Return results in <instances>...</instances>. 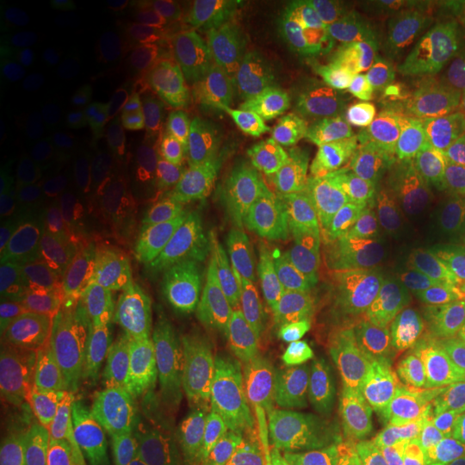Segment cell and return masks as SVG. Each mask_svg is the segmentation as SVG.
Here are the masks:
<instances>
[{
    "mask_svg": "<svg viewBox=\"0 0 465 465\" xmlns=\"http://www.w3.org/2000/svg\"><path fill=\"white\" fill-rule=\"evenodd\" d=\"M351 201L418 263L465 270V201L438 151L401 147Z\"/></svg>",
    "mask_w": 465,
    "mask_h": 465,
    "instance_id": "cell-1",
    "label": "cell"
},
{
    "mask_svg": "<svg viewBox=\"0 0 465 465\" xmlns=\"http://www.w3.org/2000/svg\"><path fill=\"white\" fill-rule=\"evenodd\" d=\"M325 119L308 84L265 75L250 89L240 113V138L248 155L282 160L322 132Z\"/></svg>",
    "mask_w": 465,
    "mask_h": 465,
    "instance_id": "cell-2",
    "label": "cell"
},
{
    "mask_svg": "<svg viewBox=\"0 0 465 465\" xmlns=\"http://www.w3.org/2000/svg\"><path fill=\"white\" fill-rule=\"evenodd\" d=\"M401 149V124L392 108L345 113L322 130L315 149L325 183L358 194Z\"/></svg>",
    "mask_w": 465,
    "mask_h": 465,
    "instance_id": "cell-3",
    "label": "cell"
},
{
    "mask_svg": "<svg viewBox=\"0 0 465 465\" xmlns=\"http://www.w3.org/2000/svg\"><path fill=\"white\" fill-rule=\"evenodd\" d=\"M381 349L383 345L362 342L339 377L341 446L353 457L371 455L391 441L397 380Z\"/></svg>",
    "mask_w": 465,
    "mask_h": 465,
    "instance_id": "cell-4",
    "label": "cell"
},
{
    "mask_svg": "<svg viewBox=\"0 0 465 465\" xmlns=\"http://www.w3.org/2000/svg\"><path fill=\"white\" fill-rule=\"evenodd\" d=\"M356 278L362 298L364 342L388 345L405 332L411 289V257L403 248L364 224L353 232Z\"/></svg>",
    "mask_w": 465,
    "mask_h": 465,
    "instance_id": "cell-5",
    "label": "cell"
},
{
    "mask_svg": "<svg viewBox=\"0 0 465 465\" xmlns=\"http://www.w3.org/2000/svg\"><path fill=\"white\" fill-rule=\"evenodd\" d=\"M308 89L328 125L339 114L386 110L405 102L414 93V75L330 54L308 63Z\"/></svg>",
    "mask_w": 465,
    "mask_h": 465,
    "instance_id": "cell-6",
    "label": "cell"
},
{
    "mask_svg": "<svg viewBox=\"0 0 465 465\" xmlns=\"http://www.w3.org/2000/svg\"><path fill=\"white\" fill-rule=\"evenodd\" d=\"M289 394L274 375L246 373L229 399L231 465H259L284 440Z\"/></svg>",
    "mask_w": 465,
    "mask_h": 465,
    "instance_id": "cell-7",
    "label": "cell"
},
{
    "mask_svg": "<svg viewBox=\"0 0 465 465\" xmlns=\"http://www.w3.org/2000/svg\"><path fill=\"white\" fill-rule=\"evenodd\" d=\"M394 380L401 392L435 411L452 414L465 391V373L455 358L411 325L399 339Z\"/></svg>",
    "mask_w": 465,
    "mask_h": 465,
    "instance_id": "cell-8",
    "label": "cell"
},
{
    "mask_svg": "<svg viewBox=\"0 0 465 465\" xmlns=\"http://www.w3.org/2000/svg\"><path fill=\"white\" fill-rule=\"evenodd\" d=\"M272 375L291 399H302L315 383V334L302 304V289L278 300L263 330Z\"/></svg>",
    "mask_w": 465,
    "mask_h": 465,
    "instance_id": "cell-9",
    "label": "cell"
},
{
    "mask_svg": "<svg viewBox=\"0 0 465 465\" xmlns=\"http://www.w3.org/2000/svg\"><path fill=\"white\" fill-rule=\"evenodd\" d=\"M209 278L229 325L232 347L242 351L257 341L261 317L272 306L270 263L261 257L235 254L209 272Z\"/></svg>",
    "mask_w": 465,
    "mask_h": 465,
    "instance_id": "cell-10",
    "label": "cell"
},
{
    "mask_svg": "<svg viewBox=\"0 0 465 465\" xmlns=\"http://www.w3.org/2000/svg\"><path fill=\"white\" fill-rule=\"evenodd\" d=\"M106 440V422L67 386L52 391L42 418L39 463H72L95 459Z\"/></svg>",
    "mask_w": 465,
    "mask_h": 465,
    "instance_id": "cell-11",
    "label": "cell"
},
{
    "mask_svg": "<svg viewBox=\"0 0 465 465\" xmlns=\"http://www.w3.org/2000/svg\"><path fill=\"white\" fill-rule=\"evenodd\" d=\"M465 422L457 411L444 414L416 403L397 386V403L391 427L392 465H440L449 455Z\"/></svg>",
    "mask_w": 465,
    "mask_h": 465,
    "instance_id": "cell-12",
    "label": "cell"
},
{
    "mask_svg": "<svg viewBox=\"0 0 465 465\" xmlns=\"http://www.w3.org/2000/svg\"><path fill=\"white\" fill-rule=\"evenodd\" d=\"M74 391L106 424L125 416L136 399L143 401L141 375L127 341L110 342L84 358L75 373Z\"/></svg>",
    "mask_w": 465,
    "mask_h": 465,
    "instance_id": "cell-13",
    "label": "cell"
},
{
    "mask_svg": "<svg viewBox=\"0 0 465 465\" xmlns=\"http://www.w3.org/2000/svg\"><path fill=\"white\" fill-rule=\"evenodd\" d=\"M336 54L397 72H410L420 54L371 14V3L332 5Z\"/></svg>",
    "mask_w": 465,
    "mask_h": 465,
    "instance_id": "cell-14",
    "label": "cell"
},
{
    "mask_svg": "<svg viewBox=\"0 0 465 465\" xmlns=\"http://www.w3.org/2000/svg\"><path fill=\"white\" fill-rule=\"evenodd\" d=\"M229 399L218 377H205L192 388L183 411V444L192 465H231Z\"/></svg>",
    "mask_w": 465,
    "mask_h": 465,
    "instance_id": "cell-15",
    "label": "cell"
},
{
    "mask_svg": "<svg viewBox=\"0 0 465 465\" xmlns=\"http://www.w3.org/2000/svg\"><path fill=\"white\" fill-rule=\"evenodd\" d=\"M125 341L141 375L143 403L166 401L190 373L188 342L160 328H136Z\"/></svg>",
    "mask_w": 465,
    "mask_h": 465,
    "instance_id": "cell-16",
    "label": "cell"
},
{
    "mask_svg": "<svg viewBox=\"0 0 465 465\" xmlns=\"http://www.w3.org/2000/svg\"><path fill=\"white\" fill-rule=\"evenodd\" d=\"M113 319L102 278L86 276L75 281L63 295L58 308V332L69 351L89 358L110 345Z\"/></svg>",
    "mask_w": 465,
    "mask_h": 465,
    "instance_id": "cell-17",
    "label": "cell"
},
{
    "mask_svg": "<svg viewBox=\"0 0 465 465\" xmlns=\"http://www.w3.org/2000/svg\"><path fill=\"white\" fill-rule=\"evenodd\" d=\"M414 328L444 347L465 373V278L438 274L422 284Z\"/></svg>",
    "mask_w": 465,
    "mask_h": 465,
    "instance_id": "cell-18",
    "label": "cell"
},
{
    "mask_svg": "<svg viewBox=\"0 0 465 465\" xmlns=\"http://www.w3.org/2000/svg\"><path fill=\"white\" fill-rule=\"evenodd\" d=\"M97 86L75 75L17 84L5 95L3 113L35 121H75L97 102Z\"/></svg>",
    "mask_w": 465,
    "mask_h": 465,
    "instance_id": "cell-19",
    "label": "cell"
},
{
    "mask_svg": "<svg viewBox=\"0 0 465 465\" xmlns=\"http://www.w3.org/2000/svg\"><path fill=\"white\" fill-rule=\"evenodd\" d=\"M371 14L418 54H440L455 42L449 9L429 0H386L371 3Z\"/></svg>",
    "mask_w": 465,
    "mask_h": 465,
    "instance_id": "cell-20",
    "label": "cell"
},
{
    "mask_svg": "<svg viewBox=\"0 0 465 465\" xmlns=\"http://www.w3.org/2000/svg\"><path fill=\"white\" fill-rule=\"evenodd\" d=\"M0 136L3 144L31 149L58 168L78 166L86 153V130L78 121H35L3 113Z\"/></svg>",
    "mask_w": 465,
    "mask_h": 465,
    "instance_id": "cell-21",
    "label": "cell"
},
{
    "mask_svg": "<svg viewBox=\"0 0 465 465\" xmlns=\"http://www.w3.org/2000/svg\"><path fill=\"white\" fill-rule=\"evenodd\" d=\"M5 67L52 69L72 61L75 45L54 22L44 17H20L5 26Z\"/></svg>",
    "mask_w": 465,
    "mask_h": 465,
    "instance_id": "cell-22",
    "label": "cell"
},
{
    "mask_svg": "<svg viewBox=\"0 0 465 465\" xmlns=\"http://www.w3.org/2000/svg\"><path fill=\"white\" fill-rule=\"evenodd\" d=\"M328 240L322 220L317 216H304L291 223L278 240L274 252L267 257L270 263V289L272 304L298 289L300 281L315 263L317 254L322 252L323 243Z\"/></svg>",
    "mask_w": 465,
    "mask_h": 465,
    "instance_id": "cell-23",
    "label": "cell"
},
{
    "mask_svg": "<svg viewBox=\"0 0 465 465\" xmlns=\"http://www.w3.org/2000/svg\"><path fill=\"white\" fill-rule=\"evenodd\" d=\"M201 147L188 134H177L151 155L141 185L151 199L177 201L190 194L201 182Z\"/></svg>",
    "mask_w": 465,
    "mask_h": 465,
    "instance_id": "cell-24",
    "label": "cell"
},
{
    "mask_svg": "<svg viewBox=\"0 0 465 465\" xmlns=\"http://www.w3.org/2000/svg\"><path fill=\"white\" fill-rule=\"evenodd\" d=\"M3 192L15 205L39 207L54 201L65 185V174L54 162L25 147L3 144L0 153Z\"/></svg>",
    "mask_w": 465,
    "mask_h": 465,
    "instance_id": "cell-25",
    "label": "cell"
},
{
    "mask_svg": "<svg viewBox=\"0 0 465 465\" xmlns=\"http://www.w3.org/2000/svg\"><path fill=\"white\" fill-rule=\"evenodd\" d=\"M429 121L438 153L455 174L465 201V78H455L433 89Z\"/></svg>",
    "mask_w": 465,
    "mask_h": 465,
    "instance_id": "cell-26",
    "label": "cell"
},
{
    "mask_svg": "<svg viewBox=\"0 0 465 465\" xmlns=\"http://www.w3.org/2000/svg\"><path fill=\"white\" fill-rule=\"evenodd\" d=\"M114 319L124 325L144 317L155 298V272L147 259L138 254H119L104 267L102 274Z\"/></svg>",
    "mask_w": 465,
    "mask_h": 465,
    "instance_id": "cell-27",
    "label": "cell"
},
{
    "mask_svg": "<svg viewBox=\"0 0 465 465\" xmlns=\"http://www.w3.org/2000/svg\"><path fill=\"white\" fill-rule=\"evenodd\" d=\"M231 218L223 209H213L196 220L177 243V261L185 270L209 274L226 261L231 246Z\"/></svg>",
    "mask_w": 465,
    "mask_h": 465,
    "instance_id": "cell-28",
    "label": "cell"
},
{
    "mask_svg": "<svg viewBox=\"0 0 465 465\" xmlns=\"http://www.w3.org/2000/svg\"><path fill=\"white\" fill-rule=\"evenodd\" d=\"M302 304L311 323L323 328H347L362 322V298L358 278L302 284Z\"/></svg>",
    "mask_w": 465,
    "mask_h": 465,
    "instance_id": "cell-29",
    "label": "cell"
},
{
    "mask_svg": "<svg viewBox=\"0 0 465 465\" xmlns=\"http://www.w3.org/2000/svg\"><path fill=\"white\" fill-rule=\"evenodd\" d=\"M162 306L168 319L182 323H199L220 312L209 274L173 278L162 293Z\"/></svg>",
    "mask_w": 465,
    "mask_h": 465,
    "instance_id": "cell-30",
    "label": "cell"
},
{
    "mask_svg": "<svg viewBox=\"0 0 465 465\" xmlns=\"http://www.w3.org/2000/svg\"><path fill=\"white\" fill-rule=\"evenodd\" d=\"M113 190L102 182L75 183L56 201V223L69 231H86L100 224L113 207Z\"/></svg>",
    "mask_w": 465,
    "mask_h": 465,
    "instance_id": "cell-31",
    "label": "cell"
},
{
    "mask_svg": "<svg viewBox=\"0 0 465 465\" xmlns=\"http://www.w3.org/2000/svg\"><path fill=\"white\" fill-rule=\"evenodd\" d=\"M104 144L121 166H138L149 162L155 144V127L147 121L124 116L108 125Z\"/></svg>",
    "mask_w": 465,
    "mask_h": 465,
    "instance_id": "cell-32",
    "label": "cell"
},
{
    "mask_svg": "<svg viewBox=\"0 0 465 465\" xmlns=\"http://www.w3.org/2000/svg\"><path fill=\"white\" fill-rule=\"evenodd\" d=\"M353 276H356V254H353L351 235L341 226L330 224L328 240H325L322 252L317 254L315 263L311 265L302 284L334 282Z\"/></svg>",
    "mask_w": 465,
    "mask_h": 465,
    "instance_id": "cell-33",
    "label": "cell"
},
{
    "mask_svg": "<svg viewBox=\"0 0 465 465\" xmlns=\"http://www.w3.org/2000/svg\"><path fill=\"white\" fill-rule=\"evenodd\" d=\"M127 20L149 28H177L190 25V9L182 0H127Z\"/></svg>",
    "mask_w": 465,
    "mask_h": 465,
    "instance_id": "cell-34",
    "label": "cell"
},
{
    "mask_svg": "<svg viewBox=\"0 0 465 465\" xmlns=\"http://www.w3.org/2000/svg\"><path fill=\"white\" fill-rule=\"evenodd\" d=\"M173 446L160 433H147L116 449L104 465H171Z\"/></svg>",
    "mask_w": 465,
    "mask_h": 465,
    "instance_id": "cell-35",
    "label": "cell"
},
{
    "mask_svg": "<svg viewBox=\"0 0 465 465\" xmlns=\"http://www.w3.org/2000/svg\"><path fill=\"white\" fill-rule=\"evenodd\" d=\"M323 7L322 0H270L265 5V14L272 25L300 31L312 25L322 15Z\"/></svg>",
    "mask_w": 465,
    "mask_h": 465,
    "instance_id": "cell-36",
    "label": "cell"
},
{
    "mask_svg": "<svg viewBox=\"0 0 465 465\" xmlns=\"http://www.w3.org/2000/svg\"><path fill=\"white\" fill-rule=\"evenodd\" d=\"M138 58L151 67L182 65L194 58V45L183 44V39H153L138 45Z\"/></svg>",
    "mask_w": 465,
    "mask_h": 465,
    "instance_id": "cell-37",
    "label": "cell"
},
{
    "mask_svg": "<svg viewBox=\"0 0 465 465\" xmlns=\"http://www.w3.org/2000/svg\"><path fill=\"white\" fill-rule=\"evenodd\" d=\"M259 465H322L319 452L304 435L284 438Z\"/></svg>",
    "mask_w": 465,
    "mask_h": 465,
    "instance_id": "cell-38",
    "label": "cell"
},
{
    "mask_svg": "<svg viewBox=\"0 0 465 465\" xmlns=\"http://www.w3.org/2000/svg\"><path fill=\"white\" fill-rule=\"evenodd\" d=\"M14 306H11V302L7 298H3L0 300V351H3V356H7L11 345H14Z\"/></svg>",
    "mask_w": 465,
    "mask_h": 465,
    "instance_id": "cell-39",
    "label": "cell"
},
{
    "mask_svg": "<svg viewBox=\"0 0 465 465\" xmlns=\"http://www.w3.org/2000/svg\"><path fill=\"white\" fill-rule=\"evenodd\" d=\"M440 465H465V427L459 433V438L452 444L449 455L441 459Z\"/></svg>",
    "mask_w": 465,
    "mask_h": 465,
    "instance_id": "cell-40",
    "label": "cell"
},
{
    "mask_svg": "<svg viewBox=\"0 0 465 465\" xmlns=\"http://www.w3.org/2000/svg\"><path fill=\"white\" fill-rule=\"evenodd\" d=\"M39 465H104L100 459H86V461H72V463H39Z\"/></svg>",
    "mask_w": 465,
    "mask_h": 465,
    "instance_id": "cell-41",
    "label": "cell"
},
{
    "mask_svg": "<svg viewBox=\"0 0 465 465\" xmlns=\"http://www.w3.org/2000/svg\"><path fill=\"white\" fill-rule=\"evenodd\" d=\"M463 52H465V44H463Z\"/></svg>",
    "mask_w": 465,
    "mask_h": 465,
    "instance_id": "cell-42",
    "label": "cell"
}]
</instances>
